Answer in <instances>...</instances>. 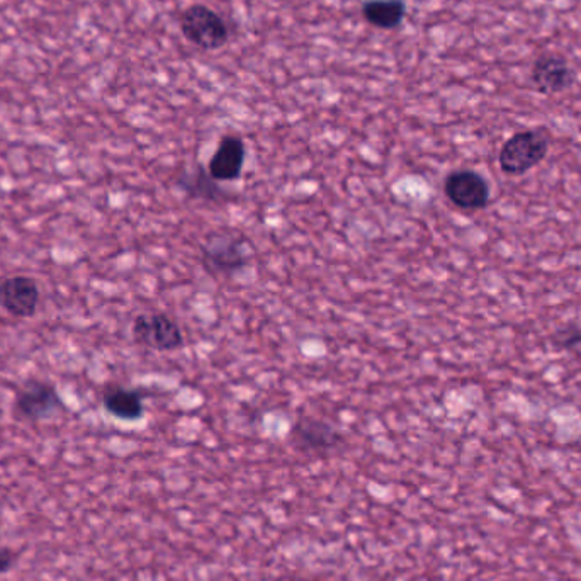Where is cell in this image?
<instances>
[{
	"label": "cell",
	"instance_id": "cell-1",
	"mask_svg": "<svg viewBox=\"0 0 581 581\" xmlns=\"http://www.w3.org/2000/svg\"><path fill=\"white\" fill-rule=\"evenodd\" d=\"M549 138L543 129H527L510 137L498 155V164L506 174L524 175L546 159Z\"/></svg>",
	"mask_w": 581,
	"mask_h": 581
},
{
	"label": "cell",
	"instance_id": "cell-2",
	"mask_svg": "<svg viewBox=\"0 0 581 581\" xmlns=\"http://www.w3.org/2000/svg\"><path fill=\"white\" fill-rule=\"evenodd\" d=\"M181 33L199 50H220L230 38L223 18L208 5L194 4L181 14Z\"/></svg>",
	"mask_w": 581,
	"mask_h": 581
},
{
	"label": "cell",
	"instance_id": "cell-3",
	"mask_svg": "<svg viewBox=\"0 0 581 581\" xmlns=\"http://www.w3.org/2000/svg\"><path fill=\"white\" fill-rule=\"evenodd\" d=\"M202 264L214 276H232L247 266L251 252L239 236L218 233L209 235L201 248Z\"/></svg>",
	"mask_w": 581,
	"mask_h": 581
},
{
	"label": "cell",
	"instance_id": "cell-4",
	"mask_svg": "<svg viewBox=\"0 0 581 581\" xmlns=\"http://www.w3.org/2000/svg\"><path fill=\"white\" fill-rule=\"evenodd\" d=\"M131 332L138 346L156 352H169L184 346L183 330L164 313H141L135 318Z\"/></svg>",
	"mask_w": 581,
	"mask_h": 581
},
{
	"label": "cell",
	"instance_id": "cell-5",
	"mask_svg": "<svg viewBox=\"0 0 581 581\" xmlns=\"http://www.w3.org/2000/svg\"><path fill=\"white\" fill-rule=\"evenodd\" d=\"M61 407L63 403L57 387L43 381H27L15 396V414L27 422H39L50 418Z\"/></svg>",
	"mask_w": 581,
	"mask_h": 581
},
{
	"label": "cell",
	"instance_id": "cell-6",
	"mask_svg": "<svg viewBox=\"0 0 581 581\" xmlns=\"http://www.w3.org/2000/svg\"><path fill=\"white\" fill-rule=\"evenodd\" d=\"M444 193L452 205L461 209H483L490 201V186L475 171H456L448 175Z\"/></svg>",
	"mask_w": 581,
	"mask_h": 581
},
{
	"label": "cell",
	"instance_id": "cell-7",
	"mask_svg": "<svg viewBox=\"0 0 581 581\" xmlns=\"http://www.w3.org/2000/svg\"><path fill=\"white\" fill-rule=\"evenodd\" d=\"M342 433L315 417H301L291 429V444L298 451L325 454L342 444Z\"/></svg>",
	"mask_w": 581,
	"mask_h": 581
},
{
	"label": "cell",
	"instance_id": "cell-8",
	"mask_svg": "<svg viewBox=\"0 0 581 581\" xmlns=\"http://www.w3.org/2000/svg\"><path fill=\"white\" fill-rule=\"evenodd\" d=\"M531 80L541 94H561L574 84V70L567 58L541 55L536 63L532 65Z\"/></svg>",
	"mask_w": 581,
	"mask_h": 581
},
{
	"label": "cell",
	"instance_id": "cell-9",
	"mask_svg": "<svg viewBox=\"0 0 581 581\" xmlns=\"http://www.w3.org/2000/svg\"><path fill=\"white\" fill-rule=\"evenodd\" d=\"M39 303V288L35 279L14 276L0 282V306L9 315L30 318L35 315Z\"/></svg>",
	"mask_w": 581,
	"mask_h": 581
},
{
	"label": "cell",
	"instance_id": "cell-10",
	"mask_svg": "<svg viewBox=\"0 0 581 581\" xmlns=\"http://www.w3.org/2000/svg\"><path fill=\"white\" fill-rule=\"evenodd\" d=\"M245 143L236 135L221 138L213 159L209 160L208 172L217 183H232L244 171Z\"/></svg>",
	"mask_w": 581,
	"mask_h": 581
},
{
	"label": "cell",
	"instance_id": "cell-11",
	"mask_svg": "<svg viewBox=\"0 0 581 581\" xmlns=\"http://www.w3.org/2000/svg\"><path fill=\"white\" fill-rule=\"evenodd\" d=\"M103 405L111 417L125 422L140 420L144 414L143 398L135 390H126L119 384H109L103 393Z\"/></svg>",
	"mask_w": 581,
	"mask_h": 581
},
{
	"label": "cell",
	"instance_id": "cell-12",
	"mask_svg": "<svg viewBox=\"0 0 581 581\" xmlns=\"http://www.w3.org/2000/svg\"><path fill=\"white\" fill-rule=\"evenodd\" d=\"M362 15L377 30H396L407 15L405 0H368L362 5Z\"/></svg>",
	"mask_w": 581,
	"mask_h": 581
},
{
	"label": "cell",
	"instance_id": "cell-13",
	"mask_svg": "<svg viewBox=\"0 0 581 581\" xmlns=\"http://www.w3.org/2000/svg\"><path fill=\"white\" fill-rule=\"evenodd\" d=\"M181 186L193 198L205 199V201L221 202L226 196L224 190L218 186L217 181L202 167L196 169L193 174L183 175Z\"/></svg>",
	"mask_w": 581,
	"mask_h": 581
},
{
	"label": "cell",
	"instance_id": "cell-14",
	"mask_svg": "<svg viewBox=\"0 0 581 581\" xmlns=\"http://www.w3.org/2000/svg\"><path fill=\"white\" fill-rule=\"evenodd\" d=\"M555 344L559 349H573V347L580 346L581 328L574 327V325L559 328V330L556 332Z\"/></svg>",
	"mask_w": 581,
	"mask_h": 581
},
{
	"label": "cell",
	"instance_id": "cell-15",
	"mask_svg": "<svg viewBox=\"0 0 581 581\" xmlns=\"http://www.w3.org/2000/svg\"><path fill=\"white\" fill-rule=\"evenodd\" d=\"M15 559H18V553L12 551L11 547L0 544V577L11 571Z\"/></svg>",
	"mask_w": 581,
	"mask_h": 581
}]
</instances>
